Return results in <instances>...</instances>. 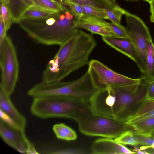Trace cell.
<instances>
[{
  "mask_svg": "<svg viewBox=\"0 0 154 154\" xmlns=\"http://www.w3.org/2000/svg\"><path fill=\"white\" fill-rule=\"evenodd\" d=\"M69 2L71 11L75 17L77 22L84 15L82 8L81 5Z\"/></svg>",
  "mask_w": 154,
  "mask_h": 154,
  "instance_id": "cell-30",
  "label": "cell"
},
{
  "mask_svg": "<svg viewBox=\"0 0 154 154\" xmlns=\"http://www.w3.org/2000/svg\"><path fill=\"white\" fill-rule=\"evenodd\" d=\"M135 131L149 134L154 131V117L130 125Z\"/></svg>",
  "mask_w": 154,
  "mask_h": 154,
  "instance_id": "cell-20",
  "label": "cell"
},
{
  "mask_svg": "<svg viewBox=\"0 0 154 154\" xmlns=\"http://www.w3.org/2000/svg\"><path fill=\"white\" fill-rule=\"evenodd\" d=\"M92 111L124 122L128 119L132 97L123 87L97 90L89 100Z\"/></svg>",
  "mask_w": 154,
  "mask_h": 154,
  "instance_id": "cell-3",
  "label": "cell"
},
{
  "mask_svg": "<svg viewBox=\"0 0 154 154\" xmlns=\"http://www.w3.org/2000/svg\"><path fill=\"white\" fill-rule=\"evenodd\" d=\"M0 110L7 115L19 128L25 130L26 120L15 107L12 103L10 96L0 88Z\"/></svg>",
  "mask_w": 154,
  "mask_h": 154,
  "instance_id": "cell-14",
  "label": "cell"
},
{
  "mask_svg": "<svg viewBox=\"0 0 154 154\" xmlns=\"http://www.w3.org/2000/svg\"><path fill=\"white\" fill-rule=\"evenodd\" d=\"M102 37L103 40L107 45L127 56L137 63L138 54L129 38L113 36Z\"/></svg>",
  "mask_w": 154,
  "mask_h": 154,
  "instance_id": "cell-13",
  "label": "cell"
},
{
  "mask_svg": "<svg viewBox=\"0 0 154 154\" xmlns=\"http://www.w3.org/2000/svg\"><path fill=\"white\" fill-rule=\"evenodd\" d=\"M108 2L116 6L118 5L116 2V0H105Z\"/></svg>",
  "mask_w": 154,
  "mask_h": 154,
  "instance_id": "cell-38",
  "label": "cell"
},
{
  "mask_svg": "<svg viewBox=\"0 0 154 154\" xmlns=\"http://www.w3.org/2000/svg\"></svg>",
  "mask_w": 154,
  "mask_h": 154,
  "instance_id": "cell-43",
  "label": "cell"
},
{
  "mask_svg": "<svg viewBox=\"0 0 154 154\" xmlns=\"http://www.w3.org/2000/svg\"><path fill=\"white\" fill-rule=\"evenodd\" d=\"M146 63V71L141 78L146 82L154 81V44L152 38L148 42Z\"/></svg>",
  "mask_w": 154,
  "mask_h": 154,
  "instance_id": "cell-16",
  "label": "cell"
},
{
  "mask_svg": "<svg viewBox=\"0 0 154 154\" xmlns=\"http://www.w3.org/2000/svg\"><path fill=\"white\" fill-rule=\"evenodd\" d=\"M34 6L51 12H58L63 8L59 4L52 0H33Z\"/></svg>",
  "mask_w": 154,
  "mask_h": 154,
  "instance_id": "cell-19",
  "label": "cell"
},
{
  "mask_svg": "<svg viewBox=\"0 0 154 154\" xmlns=\"http://www.w3.org/2000/svg\"><path fill=\"white\" fill-rule=\"evenodd\" d=\"M1 2V13L7 31L13 23L10 11L7 5L2 2Z\"/></svg>",
  "mask_w": 154,
  "mask_h": 154,
  "instance_id": "cell-25",
  "label": "cell"
},
{
  "mask_svg": "<svg viewBox=\"0 0 154 154\" xmlns=\"http://www.w3.org/2000/svg\"><path fill=\"white\" fill-rule=\"evenodd\" d=\"M77 28L82 29L92 34H98L102 37H117L107 22L103 19L94 16L84 14L76 23Z\"/></svg>",
  "mask_w": 154,
  "mask_h": 154,
  "instance_id": "cell-11",
  "label": "cell"
},
{
  "mask_svg": "<svg viewBox=\"0 0 154 154\" xmlns=\"http://www.w3.org/2000/svg\"><path fill=\"white\" fill-rule=\"evenodd\" d=\"M150 4V11L151 15L150 17L151 22L154 23V0L149 3Z\"/></svg>",
  "mask_w": 154,
  "mask_h": 154,
  "instance_id": "cell-34",
  "label": "cell"
},
{
  "mask_svg": "<svg viewBox=\"0 0 154 154\" xmlns=\"http://www.w3.org/2000/svg\"><path fill=\"white\" fill-rule=\"evenodd\" d=\"M64 9L45 18L21 19L19 26L36 42L47 45H61L77 28V20L71 11L66 10V18L60 19Z\"/></svg>",
  "mask_w": 154,
  "mask_h": 154,
  "instance_id": "cell-2",
  "label": "cell"
},
{
  "mask_svg": "<svg viewBox=\"0 0 154 154\" xmlns=\"http://www.w3.org/2000/svg\"><path fill=\"white\" fill-rule=\"evenodd\" d=\"M0 88L10 96L18 81L19 66L16 48L11 38L8 35L0 45Z\"/></svg>",
  "mask_w": 154,
  "mask_h": 154,
  "instance_id": "cell-7",
  "label": "cell"
},
{
  "mask_svg": "<svg viewBox=\"0 0 154 154\" xmlns=\"http://www.w3.org/2000/svg\"><path fill=\"white\" fill-rule=\"evenodd\" d=\"M133 151L136 152V153L137 154H147L146 152L145 151V150L142 151L140 149H138V148L135 147H134V149L133 150Z\"/></svg>",
  "mask_w": 154,
  "mask_h": 154,
  "instance_id": "cell-36",
  "label": "cell"
},
{
  "mask_svg": "<svg viewBox=\"0 0 154 154\" xmlns=\"http://www.w3.org/2000/svg\"><path fill=\"white\" fill-rule=\"evenodd\" d=\"M84 14L95 16L103 19H108L105 8L91 5H81Z\"/></svg>",
  "mask_w": 154,
  "mask_h": 154,
  "instance_id": "cell-23",
  "label": "cell"
},
{
  "mask_svg": "<svg viewBox=\"0 0 154 154\" xmlns=\"http://www.w3.org/2000/svg\"><path fill=\"white\" fill-rule=\"evenodd\" d=\"M151 135L154 137V131L152 132L151 133H150Z\"/></svg>",
  "mask_w": 154,
  "mask_h": 154,
  "instance_id": "cell-41",
  "label": "cell"
},
{
  "mask_svg": "<svg viewBox=\"0 0 154 154\" xmlns=\"http://www.w3.org/2000/svg\"><path fill=\"white\" fill-rule=\"evenodd\" d=\"M154 117V109L151 110L138 116L131 118L125 123L130 125L133 123L142 121Z\"/></svg>",
  "mask_w": 154,
  "mask_h": 154,
  "instance_id": "cell-29",
  "label": "cell"
},
{
  "mask_svg": "<svg viewBox=\"0 0 154 154\" xmlns=\"http://www.w3.org/2000/svg\"><path fill=\"white\" fill-rule=\"evenodd\" d=\"M134 134L138 142L139 145L149 146L154 142V137L149 134L134 130Z\"/></svg>",
  "mask_w": 154,
  "mask_h": 154,
  "instance_id": "cell-26",
  "label": "cell"
},
{
  "mask_svg": "<svg viewBox=\"0 0 154 154\" xmlns=\"http://www.w3.org/2000/svg\"><path fill=\"white\" fill-rule=\"evenodd\" d=\"M1 2H2L6 5H8L9 3V0H0Z\"/></svg>",
  "mask_w": 154,
  "mask_h": 154,
  "instance_id": "cell-39",
  "label": "cell"
},
{
  "mask_svg": "<svg viewBox=\"0 0 154 154\" xmlns=\"http://www.w3.org/2000/svg\"><path fill=\"white\" fill-rule=\"evenodd\" d=\"M88 66L87 70L97 90L124 87L140 83L142 80L141 78L133 79L118 73L97 60H91Z\"/></svg>",
  "mask_w": 154,
  "mask_h": 154,
  "instance_id": "cell-8",
  "label": "cell"
},
{
  "mask_svg": "<svg viewBox=\"0 0 154 154\" xmlns=\"http://www.w3.org/2000/svg\"><path fill=\"white\" fill-rule=\"evenodd\" d=\"M53 13H54L49 12L33 6L26 11L20 19L47 17L51 16Z\"/></svg>",
  "mask_w": 154,
  "mask_h": 154,
  "instance_id": "cell-22",
  "label": "cell"
},
{
  "mask_svg": "<svg viewBox=\"0 0 154 154\" xmlns=\"http://www.w3.org/2000/svg\"><path fill=\"white\" fill-rule=\"evenodd\" d=\"M69 2L80 5H91L112 10H122L119 5L116 6L105 0H68Z\"/></svg>",
  "mask_w": 154,
  "mask_h": 154,
  "instance_id": "cell-18",
  "label": "cell"
},
{
  "mask_svg": "<svg viewBox=\"0 0 154 154\" xmlns=\"http://www.w3.org/2000/svg\"><path fill=\"white\" fill-rule=\"evenodd\" d=\"M31 113L41 118H64L75 120L91 111L89 102L62 96H48L34 98Z\"/></svg>",
  "mask_w": 154,
  "mask_h": 154,
  "instance_id": "cell-4",
  "label": "cell"
},
{
  "mask_svg": "<svg viewBox=\"0 0 154 154\" xmlns=\"http://www.w3.org/2000/svg\"><path fill=\"white\" fill-rule=\"evenodd\" d=\"M105 12L108 19L113 23L120 24L122 16L125 14L126 11L123 9L122 10H116L105 8Z\"/></svg>",
  "mask_w": 154,
  "mask_h": 154,
  "instance_id": "cell-24",
  "label": "cell"
},
{
  "mask_svg": "<svg viewBox=\"0 0 154 154\" xmlns=\"http://www.w3.org/2000/svg\"><path fill=\"white\" fill-rule=\"evenodd\" d=\"M107 24L117 37L129 38L126 28L120 24H117L108 22Z\"/></svg>",
  "mask_w": 154,
  "mask_h": 154,
  "instance_id": "cell-27",
  "label": "cell"
},
{
  "mask_svg": "<svg viewBox=\"0 0 154 154\" xmlns=\"http://www.w3.org/2000/svg\"><path fill=\"white\" fill-rule=\"evenodd\" d=\"M91 153L95 154H136L113 139L106 138L98 139L93 143Z\"/></svg>",
  "mask_w": 154,
  "mask_h": 154,
  "instance_id": "cell-12",
  "label": "cell"
},
{
  "mask_svg": "<svg viewBox=\"0 0 154 154\" xmlns=\"http://www.w3.org/2000/svg\"><path fill=\"white\" fill-rule=\"evenodd\" d=\"M6 29L2 15L0 14V45L3 42V41L7 36Z\"/></svg>",
  "mask_w": 154,
  "mask_h": 154,
  "instance_id": "cell-32",
  "label": "cell"
},
{
  "mask_svg": "<svg viewBox=\"0 0 154 154\" xmlns=\"http://www.w3.org/2000/svg\"><path fill=\"white\" fill-rule=\"evenodd\" d=\"M97 90L94 87L88 70L79 78L69 82L62 80L50 82L42 81L27 92L33 98L48 96H62L89 102Z\"/></svg>",
  "mask_w": 154,
  "mask_h": 154,
  "instance_id": "cell-5",
  "label": "cell"
},
{
  "mask_svg": "<svg viewBox=\"0 0 154 154\" xmlns=\"http://www.w3.org/2000/svg\"><path fill=\"white\" fill-rule=\"evenodd\" d=\"M133 130L130 129L125 131L115 139V140L123 145L133 146L139 145L137 140L134 135V131Z\"/></svg>",
  "mask_w": 154,
  "mask_h": 154,
  "instance_id": "cell-21",
  "label": "cell"
},
{
  "mask_svg": "<svg viewBox=\"0 0 154 154\" xmlns=\"http://www.w3.org/2000/svg\"><path fill=\"white\" fill-rule=\"evenodd\" d=\"M0 135L5 143L20 152L38 153L27 137L25 130L14 127L1 119Z\"/></svg>",
  "mask_w": 154,
  "mask_h": 154,
  "instance_id": "cell-10",
  "label": "cell"
},
{
  "mask_svg": "<svg viewBox=\"0 0 154 154\" xmlns=\"http://www.w3.org/2000/svg\"><path fill=\"white\" fill-rule=\"evenodd\" d=\"M97 45L92 35L76 28L48 62L43 72L42 81L62 80L78 69L88 65L90 56Z\"/></svg>",
  "mask_w": 154,
  "mask_h": 154,
  "instance_id": "cell-1",
  "label": "cell"
},
{
  "mask_svg": "<svg viewBox=\"0 0 154 154\" xmlns=\"http://www.w3.org/2000/svg\"><path fill=\"white\" fill-rule=\"evenodd\" d=\"M59 4L64 9L71 11L68 0H53Z\"/></svg>",
  "mask_w": 154,
  "mask_h": 154,
  "instance_id": "cell-33",
  "label": "cell"
},
{
  "mask_svg": "<svg viewBox=\"0 0 154 154\" xmlns=\"http://www.w3.org/2000/svg\"><path fill=\"white\" fill-rule=\"evenodd\" d=\"M149 148H152L154 149V142L152 144L149 146H142L140 148V149L142 151H144Z\"/></svg>",
  "mask_w": 154,
  "mask_h": 154,
  "instance_id": "cell-35",
  "label": "cell"
},
{
  "mask_svg": "<svg viewBox=\"0 0 154 154\" xmlns=\"http://www.w3.org/2000/svg\"><path fill=\"white\" fill-rule=\"evenodd\" d=\"M144 1H146L149 3H150L151 2H152L153 0H143Z\"/></svg>",
  "mask_w": 154,
  "mask_h": 154,
  "instance_id": "cell-40",
  "label": "cell"
},
{
  "mask_svg": "<svg viewBox=\"0 0 154 154\" xmlns=\"http://www.w3.org/2000/svg\"><path fill=\"white\" fill-rule=\"evenodd\" d=\"M11 13L13 23H17L24 13L34 6L33 0H9L7 5Z\"/></svg>",
  "mask_w": 154,
  "mask_h": 154,
  "instance_id": "cell-15",
  "label": "cell"
},
{
  "mask_svg": "<svg viewBox=\"0 0 154 154\" xmlns=\"http://www.w3.org/2000/svg\"><path fill=\"white\" fill-rule=\"evenodd\" d=\"M153 109H154V100L145 101L135 115L130 119L138 116Z\"/></svg>",
  "mask_w": 154,
  "mask_h": 154,
  "instance_id": "cell-28",
  "label": "cell"
},
{
  "mask_svg": "<svg viewBox=\"0 0 154 154\" xmlns=\"http://www.w3.org/2000/svg\"><path fill=\"white\" fill-rule=\"evenodd\" d=\"M125 14L128 38L137 52L138 59L136 63L143 75L146 71L148 42L152 38L147 26L141 19L127 11Z\"/></svg>",
  "mask_w": 154,
  "mask_h": 154,
  "instance_id": "cell-9",
  "label": "cell"
},
{
  "mask_svg": "<svg viewBox=\"0 0 154 154\" xmlns=\"http://www.w3.org/2000/svg\"><path fill=\"white\" fill-rule=\"evenodd\" d=\"M145 82L147 87L146 101L154 100V81L149 82Z\"/></svg>",
  "mask_w": 154,
  "mask_h": 154,
  "instance_id": "cell-31",
  "label": "cell"
},
{
  "mask_svg": "<svg viewBox=\"0 0 154 154\" xmlns=\"http://www.w3.org/2000/svg\"><path fill=\"white\" fill-rule=\"evenodd\" d=\"M126 1H137L138 0H125Z\"/></svg>",
  "mask_w": 154,
  "mask_h": 154,
  "instance_id": "cell-42",
  "label": "cell"
},
{
  "mask_svg": "<svg viewBox=\"0 0 154 154\" xmlns=\"http://www.w3.org/2000/svg\"><path fill=\"white\" fill-rule=\"evenodd\" d=\"M75 120L80 131L88 136L115 139L125 131L133 129L123 122L97 114L92 111Z\"/></svg>",
  "mask_w": 154,
  "mask_h": 154,
  "instance_id": "cell-6",
  "label": "cell"
},
{
  "mask_svg": "<svg viewBox=\"0 0 154 154\" xmlns=\"http://www.w3.org/2000/svg\"><path fill=\"white\" fill-rule=\"evenodd\" d=\"M145 150L147 154H154V149L152 148H149Z\"/></svg>",
  "mask_w": 154,
  "mask_h": 154,
  "instance_id": "cell-37",
  "label": "cell"
},
{
  "mask_svg": "<svg viewBox=\"0 0 154 154\" xmlns=\"http://www.w3.org/2000/svg\"><path fill=\"white\" fill-rule=\"evenodd\" d=\"M53 130L57 137L60 139L72 141L75 140L77 137L75 131L63 123L54 125Z\"/></svg>",
  "mask_w": 154,
  "mask_h": 154,
  "instance_id": "cell-17",
  "label": "cell"
}]
</instances>
